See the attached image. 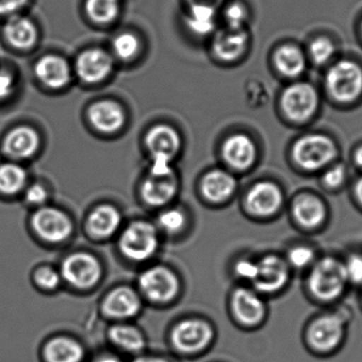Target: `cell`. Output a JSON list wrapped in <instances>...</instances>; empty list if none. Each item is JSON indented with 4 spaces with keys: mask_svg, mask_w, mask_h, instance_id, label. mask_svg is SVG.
<instances>
[{
    "mask_svg": "<svg viewBox=\"0 0 362 362\" xmlns=\"http://www.w3.org/2000/svg\"><path fill=\"white\" fill-rule=\"evenodd\" d=\"M138 283L142 293L155 302L170 301L177 295L180 289L175 274L159 266L142 272Z\"/></svg>",
    "mask_w": 362,
    "mask_h": 362,
    "instance_id": "cell-12",
    "label": "cell"
},
{
    "mask_svg": "<svg viewBox=\"0 0 362 362\" xmlns=\"http://www.w3.org/2000/svg\"><path fill=\"white\" fill-rule=\"evenodd\" d=\"M62 280L76 289H89L99 282L102 268L93 255L74 253L64 259L59 269Z\"/></svg>",
    "mask_w": 362,
    "mask_h": 362,
    "instance_id": "cell-11",
    "label": "cell"
},
{
    "mask_svg": "<svg viewBox=\"0 0 362 362\" xmlns=\"http://www.w3.org/2000/svg\"><path fill=\"white\" fill-rule=\"evenodd\" d=\"M159 225L168 233H176L180 231L185 225V216L180 210H165L159 216Z\"/></svg>",
    "mask_w": 362,
    "mask_h": 362,
    "instance_id": "cell-40",
    "label": "cell"
},
{
    "mask_svg": "<svg viewBox=\"0 0 362 362\" xmlns=\"http://www.w3.org/2000/svg\"><path fill=\"white\" fill-rule=\"evenodd\" d=\"M361 306H362V287L361 288Z\"/></svg>",
    "mask_w": 362,
    "mask_h": 362,
    "instance_id": "cell-50",
    "label": "cell"
},
{
    "mask_svg": "<svg viewBox=\"0 0 362 362\" xmlns=\"http://www.w3.org/2000/svg\"><path fill=\"white\" fill-rule=\"evenodd\" d=\"M303 288L306 298L317 305H338L350 289L342 257L321 254L304 273Z\"/></svg>",
    "mask_w": 362,
    "mask_h": 362,
    "instance_id": "cell-1",
    "label": "cell"
},
{
    "mask_svg": "<svg viewBox=\"0 0 362 362\" xmlns=\"http://www.w3.org/2000/svg\"><path fill=\"white\" fill-rule=\"evenodd\" d=\"M225 19L228 28L244 29V25L247 21V11L242 4H231L226 9Z\"/></svg>",
    "mask_w": 362,
    "mask_h": 362,
    "instance_id": "cell-41",
    "label": "cell"
},
{
    "mask_svg": "<svg viewBox=\"0 0 362 362\" xmlns=\"http://www.w3.org/2000/svg\"><path fill=\"white\" fill-rule=\"evenodd\" d=\"M248 44V33L245 29L225 28L217 32L213 42V50L219 59L233 61L244 52Z\"/></svg>",
    "mask_w": 362,
    "mask_h": 362,
    "instance_id": "cell-22",
    "label": "cell"
},
{
    "mask_svg": "<svg viewBox=\"0 0 362 362\" xmlns=\"http://www.w3.org/2000/svg\"><path fill=\"white\" fill-rule=\"evenodd\" d=\"M30 227L36 237L48 244H61L72 233L69 216L53 206L45 205L34 210L30 219Z\"/></svg>",
    "mask_w": 362,
    "mask_h": 362,
    "instance_id": "cell-8",
    "label": "cell"
},
{
    "mask_svg": "<svg viewBox=\"0 0 362 362\" xmlns=\"http://www.w3.org/2000/svg\"><path fill=\"white\" fill-rule=\"evenodd\" d=\"M34 285L36 288L42 291H54L59 288L62 283V276L59 270L49 266H42L37 268L33 273Z\"/></svg>",
    "mask_w": 362,
    "mask_h": 362,
    "instance_id": "cell-37",
    "label": "cell"
},
{
    "mask_svg": "<svg viewBox=\"0 0 362 362\" xmlns=\"http://www.w3.org/2000/svg\"><path fill=\"white\" fill-rule=\"evenodd\" d=\"M235 179L223 170H213L202 180V189L204 197L211 202L225 201L235 189Z\"/></svg>",
    "mask_w": 362,
    "mask_h": 362,
    "instance_id": "cell-26",
    "label": "cell"
},
{
    "mask_svg": "<svg viewBox=\"0 0 362 362\" xmlns=\"http://www.w3.org/2000/svg\"><path fill=\"white\" fill-rule=\"evenodd\" d=\"M13 87H14L13 77L6 70H0V100L10 96Z\"/></svg>",
    "mask_w": 362,
    "mask_h": 362,
    "instance_id": "cell-43",
    "label": "cell"
},
{
    "mask_svg": "<svg viewBox=\"0 0 362 362\" xmlns=\"http://www.w3.org/2000/svg\"><path fill=\"white\" fill-rule=\"evenodd\" d=\"M223 0H187L189 6H206L217 9Z\"/></svg>",
    "mask_w": 362,
    "mask_h": 362,
    "instance_id": "cell-47",
    "label": "cell"
},
{
    "mask_svg": "<svg viewBox=\"0 0 362 362\" xmlns=\"http://www.w3.org/2000/svg\"><path fill=\"white\" fill-rule=\"evenodd\" d=\"M141 307L139 297L133 289L119 287L110 293L103 304L104 312L112 318L125 319L136 316Z\"/></svg>",
    "mask_w": 362,
    "mask_h": 362,
    "instance_id": "cell-20",
    "label": "cell"
},
{
    "mask_svg": "<svg viewBox=\"0 0 362 362\" xmlns=\"http://www.w3.org/2000/svg\"><path fill=\"white\" fill-rule=\"evenodd\" d=\"M121 252L133 261L150 259L158 248V234L154 225L136 221L123 231L119 242Z\"/></svg>",
    "mask_w": 362,
    "mask_h": 362,
    "instance_id": "cell-9",
    "label": "cell"
},
{
    "mask_svg": "<svg viewBox=\"0 0 362 362\" xmlns=\"http://www.w3.org/2000/svg\"><path fill=\"white\" fill-rule=\"evenodd\" d=\"M291 159L298 171L314 176L339 159V147L327 134H304L291 146Z\"/></svg>",
    "mask_w": 362,
    "mask_h": 362,
    "instance_id": "cell-3",
    "label": "cell"
},
{
    "mask_svg": "<svg viewBox=\"0 0 362 362\" xmlns=\"http://www.w3.org/2000/svg\"><path fill=\"white\" fill-rule=\"evenodd\" d=\"M344 272L350 287H362V250L355 249L342 256Z\"/></svg>",
    "mask_w": 362,
    "mask_h": 362,
    "instance_id": "cell-36",
    "label": "cell"
},
{
    "mask_svg": "<svg viewBox=\"0 0 362 362\" xmlns=\"http://www.w3.org/2000/svg\"><path fill=\"white\" fill-rule=\"evenodd\" d=\"M21 195H23L25 203L30 208H33L34 210L47 205V202L49 200L48 189L40 183L28 184Z\"/></svg>",
    "mask_w": 362,
    "mask_h": 362,
    "instance_id": "cell-39",
    "label": "cell"
},
{
    "mask_svg": "<svg viewBox=\"0 0 362 362\" xmlns=\"http://www.w3.org/2000/svg\"><path fill=\"white\" fill-rule=\"evenodd\" d=\"M93 362H123L119 357L114 355H103V356L98 357Z\"/></svg>",
    "mask_w": 362,
    "mask_h": 362,
    "instance_id": "cell-49",
    "label": "cell"
},
{
    "mask_svg": "<svg viewBox=\"0 0 362 362\" xmlns=\"http://www.w3.org/2000/svg\"><path fill=\"white\" fill-rule=\"evenodd\" d=\"M315 244L308 242H296L287 249L284 259L291 271L305 273L320 256Z\"/></svg>",
    "mask_w": 362,
    "mask_h": 362,
    "instance_id": "cell-31",
    "label": "cell"
},
{
    "mask_svg": "<svg viewBox=\"0 0 362 362\" xmlns=\"http://www.w3.org/2000/svg\"><path fill=\"white\" fill-rule=\"evenodd\" d=\"M177 186L173 172L163 176L151 174L142 185V197L148 205L163 206L175 197Z\"/></svg>",
    "mask_w": 362,
    "mask_h": 362,
    "instance_id": "cell-19",
    "label": "cell"
},
{
    "mask_svg": "<svg viewBox=\"0 0 362 362\" xmlns=\"http://www.w3.org/2000/svg\"><path fill=\"white\" fill-rule=\"evenodd\" d=\"M114 62L106 51L89 49L81 53L76 60V72L86 83H99L112 72Z\"/></svg>",
    "mask_w": 362,
    "mask_h": 362,
    "instance_id": "cell-15",
    "label": "cell"
},
{
    "mask_svg": "<svg viewBox=\"0 0 362 362\" xmlns=\"http://www.w3.org/2000/svg\"><path fill=\"white\" fill-rule=\"evenodd\" d=\"M274 65L286 78H297L305 72L308 66L306 53L295 45H284L274 52Z\"/></svg>",
    "mask_w": 362,
    "mask_h": 362,
    "instance_id": "cell-24",
    "label": "cell"
},
{
    "mask_svg": "<svg viewBox=\"0 0 362 362\" xmlns=\"http://www.w3.org/2000/svg\"><path fill=\"white\" fill-rule=\"evenodd\" d=\"M40 147V136L35 130L27 125L14 128L4 137V153L12 161H25L31 159Z\"/></svg>",
    "mask_w": 362,
    "mask_h": 362,
    "instance_id": "cell-16",
    "label": "cell"
},
{
    "mask_svg": "<svg viewBox=\"0 0 362 362\" xmlns=\"http://www.w3.org/2000/svg\"><path fill=\"white\" fill-rule=\"evenodd\" d=\"M89 119L95 129L103 133H114L124 125L125 115L117 102L104 100L91 106Z\"/></svg>",
    "mask_w": 362,
    "mask_h": 362,
    "instance_id": "cell-21",
    "label": "cell"
},
{
    "mask_svg": "<svg viewBox=\"0 0 362 362\" xmlns=\"http://www.w3.org/2000/svg\"><path fill=\"white\" fill-rule=\"evenodd\" d=\"M4 35L17 49H29L35 44L37 33L34 23L23 16H13L4 26Z\"/></svg>",
    "mask_w": 362,
    "mask_h": 362,
    "instance_id": "cell-28",
    "label": "cell"
},
{
    "mask_svg": "<svg viewBox=\"0 0 362 362\" xmlns=\"http://www.w3.org/2000/svg\"><path fill=\"white\" fill-rule=\"evenodd\" d=\"M318 182L321 188L329 193H338L350 186L351 174L350 168L342 161H336L335 163L325 168L318 174Z\"/></svg>",
    "mask_w": 362,
    "mask_h": 362,
    "instance_id": "cell-32",
    "label": "cell"
},
{
    "mask_svg": "<svg viewBox=\"0 0 362 362\" xmlns=\"http://www.w3.org/2000/svg\"><path fill=\"white\" fill-rule=\"evenodd\" d=\"M291 274L293 271L284 256L267 254L257 261V270L251 283L257 293L274 295L288 286Z\"/></svg>",
    "mask_w": 362,
    "mask_h": 362,
    "instance_id": "cell-10",
    "label": "cell"
},
{
    "mask_svg": "<svg viewBox=\"0 0 362 362\" xmlns=\"http://www.w3.org/2000/svg\"><path fill=\"white\" fill-rule=\"evenodd\" d=\"M351 161H352L353 167H354L357 171L362 174V144L358 145V146L354 149Z\"/></svg>",
    "mask_w": 362,
    "mask_h": 362,
    "instance_id": "cell-46",
    "label": "cell"
},
{
    "mask_svg": "<svg viewBox=\"0 0 362 362\" xmlns=\"http://www.w3.org/2000/svg\"><path fill=\"white\" fill-rule=\"evenodd\" d=\"M351 320L350 310L339 304L315 315L304 327L306 349L318 356L335 354L346 342Z\"/></svg>",
    "mask_w": 362,
    "mask_h": 362,
    "instance_id": "cell-2",
    "label": "cell"
},
{
    "mask_svg": "<svg viewBox=\"0 0 362 362\" xmlns=\"http://www.w3.org/2000/svg\"><path fill=\"white\" fill-rule=\"evenodd\" d=\"M133 362H171L158 356H139Z\"/></svg>",
    "mask_w": 362,
    "mask_h": 362,
    "instance_id": "cell-48",
    "label": "cell"
},
{
    "mask_svg": "<svg viewBox=\"0 0 362 362\" xmlns=\"http://www.w3.org/2000/svg\"><path fill=\"white\" fill-rule=\"evenodd\" d=\"M289 213L297 229L310 235L323 231L331 219V210L327 200L310 189L293 196L289 204Z\"/></svg>",
    "mask_w": 362,
    "mask_h": 362,
    "instance_id": "cell-4",
    "label": "cell"
},
{
    "mask_svg": "<svg viewBox=\"0 0 362 362\" xmlns=\"http://www.w3.org/2000/svg\"><path fill=\"white\" fill-rule=\"evenodd\" d=\"M28 171L25 167L11 161L0 164V195L15 197L28 186Z\"/></svg>",
    "mask_w": 362,
    "mask_h": 362,
    "instance_id": "cell-29",
    "label": "cell"
},
{
    "mask_svg": "<svg viewBox=\"0 0 362 362\" xmlns=\"http://www.w3.org/2000/svg\"><path fill=\"white\" fill-rule=\"evenodd\" d=\"M223 157L230 167L246 170L255 164L257 147L249 136L235 134L223 142Z\"/></svg>",
    "mask_w": 362,
    "mask_h": 362,
    "instance_id": "cell-18",
    "label": "cell"
},
{
    "mask_svg": "<svg viewBox=\"0 0 362 362\" xmlns=\"http://www.w3.org/2000/svg\"><path fill=\"white\" fill-rule=\"evenodd\" d=\"M212 338L213 331L210 325L199 320L183 321L172 333L174 346L187 354L204 350L212 341Z\"/></svg>",
    "mask_w": 362,
    "mask_h": 362,
    "instance_id": "cell-14",
    "label": "cell"
},
{
    "mask_svg": "<svg viewBox=\"0 0 362 362\" xmlns=\"http://www.w3.org/2000/svg\"><path fill=\"white\" fill-rule=\"evenodd\" d=\"M320 96L314 85L296 82L287 86L281 96V108L284 114L295 123L310 120L318 112Z\"/></svg>",
    "mask_w": 362,
    "mask_h": 362,
    "instance_id": "cell-7",
    "label": "cell"
},
{
    "mask_svg": "<svg viewBox=\"0 0 362 362\" xmlns=\"http://www.w3.org/2000/svg\"><path fill=\"white\" fill-rule=\"evenodd\" d=\"M112 49L117 57L122 60H131L139 50V40L135 34L124 32L115 38Z\"/></svg>",
    "mask_w": 362,
    "mask_h": 362,
    "instance_id": "cell-38",
    "label": "cell"
},
{
    "mask_svg": "<svg viewBox=\"0 0 362 362\" xmlns=\"http://www.w3.org/2000/svg\"><path fill=\"white\" fill-rule=\"evenodd\" d=\"M86 12L95 23H108L120 12L119 0H87Z\"/></svg>",
    "mask_w": 362,
    "mask_h": 362,
    "instance_id": "cell-34",
    "label": "cell"
},
{
    "mask_svg": "<svg viewBox=\"0 0 362 362\" xmlns=\"http://www.w3.org/2000/svg\"><path fill=\"white\" fill-rule=\"evenodd\" d=\"M246 204L248 210L257 216L272 217L284 206V191L276 183L263 181L251 187Z\"/></svg>",
    "mask_w": 362,
    "mask_h": 362,
    "instance_id": "cell-13",
    "label": "cell"
},
{
    "mask_svg": "<svg viewBox=\"0 0 362 362\" xmlns=\"http://www.w3.org/2000/svg\"><path fill=\"white\" fill-rule=\"evenodd\" d=\"M28 0H0V15L11 14L27 4Z\"/></svg>",
    "mask_w": 362,
    "mask_h": 362,
    "instance_id": "cell-45",
    "label": "cell"
},
{
    "mask_svg": "<svg viewBox=\"0 0 362 362\" xmlns=\"http://www.w3.org/2000/svg\"><path fill=\"white\" fill-rule=\"evenodd\" d=\"M325 85L332 99L352 103L362 96V66L353 60L334 62L325 76Z\"/></svg>",
    "mask_w": 362,
    "mask_h": 362,
    "instance_id": "cell-5",
    "label": "cell"
},
{
    "mask_svg": "<svg viewBox=\"0 0 362 362\" xmlns=\"http://www.w3.org/2000/svg\"><path fill=\"white\" fill-rule=\"evenodd\" d=\"M121 225V215L112 205L98 206L88 217L89 231L95 237L107 238L118 231Z\"/></svg>",
    "mask_w": 362,
    "mask_h": 362,
    "instance_id": "cell-27",
    "label": "cell"
},
{
    "mask_svg": "<svg viewBox=\"0 0 362 362\" xmlns=\"http://www.w3.org/2000/svg\"><path fill=\"white\" fill-rule=\"evenodd\" d=\"M85 352L83 346L74 339L57 337L47 342L44 357L47 362H82Z\"/></svg>",
    "mask_w": 362,
    "mask_h": 362,
    "instance_id": "cell-25",
    "label": "cell"
},
{
    "mask_svg": "<svg viewBox=\"0 0 362 362\" xmlns=\"http://www.w3.org/2000/svg\"><path fill=\"white\" fill-rule=\"evenodd\" d=\"M336 46L331 38L318 36L308 45L306 57L317 66H325L334 59Z\"/></svg>",
    "mask_w": 362,
    "mask_h": 362,
    "instance_id": "cell-35",
    "label": "cell"
},
{
    "mask_svg": "<svg viewBox=\"0 0 362 362\" xmlns=\"http://www.w3.org/2000/svg\"><path fill=\"white\" fill-rule=\"evenodd\" d=\"M36 77L51 89H61L67 85L71 72L67 62L57 55L42 57L35 65Z\"/></svg>",
    "mask_w": 362,
    "mask_h": 362,
    "instance_id": "cell-23",
    "label": "cell"
},
{
    "mask_svg": "<svg viewBox=\"0 0 362 362\" xmlns=\"http://www.w3.org/2000/svg\"><path fill=\"white\" fill-rule=\"evenodd\" d=\"M187 28L197 35H206L216 25V9L206 6H189L185 16Z\"/></svg>",
    "mask_w": 362,
    "mask_h": 362,
    "instance_id": "cell-33",
    "label": "cell"
},
{
    "mask_svg": "<svg viewBox=\"0 0 362 362\" xmlns=\"http://www.w3.org/2000/svg\"><path fill=\"white\" fill-rule=\"evenodd\" d=\"M146 144L152 155L151 174H172L171 162L180 148V137L176 130L170 125H156L148 131Z\"/></svg>",
    "mask_w": 362,
    "mask_h": 362,
    "instance_id": "cell-6",
    "label": "cell"
},
{
    "mask_svg": "<svg viewBox=\"0 0 362 362\" xmlns=\"http://www.w3.org/2000/svg\"><path fill=\"white\" fill-rule=\"evenodd\" d=\"M255 270H257V261H247V259H243V261H238L235 266V272L240 278L252 282L253 278H255Z\"/></svg>",
    "mask_w": 362,
    "mask_h": 362,
    "instance_id": "cell-42",
    "label": "cell"
},
{
    "mask_svg": "<svg viewBox=\"0 0 362 362\" xmlns=\"http://www.w3.org/2000/svg\"><path fill=\"white\" fill-rule=\"evenodd\" d=\"M232 307L236 318L243 324L257 325L264 320L266 305L259 293L240 288L234 293Z\"/></svg>",
    "mask_w": 362,
    "mask_h": 362,
    "instance_id": "cell-17",
    "label": "cell"
},
{
    "mask_svg": "<svg viewBox=\"0 0 362 362\" xmlns=\"http://www.w3.org/2000/svg\"><path fill=\"white\" fill-rule=\"evenodd\" d=\"M110 341L124 352L138 355L146 348L144 335L129 325H114L108 332Z\"/></svg>",
    "mask_w": 362,
    "mask_h": 362,
    "instance_id": "cell-30",
    "label": "cell"
},
{
    "mask_svg": "<svg viewBox=\"0 0 362 362\" xmlns=\"http://www.w3.org/2000/svg\"><path fill=\"white\" fill-rule=\"evenodd\" d=\"M351 198L359 210L362 212V174L350 184Z\"/></svg>",
    "mask_w": 362,
    "mask_h": 362,
    "instance_id": "cell-44",
    "label": "cell"
},
{
    "mask_svg": "<svg viewBox=\"0 0 362 362\" xmlns=\"http://www.w3.org/2000/svg\"><path fill=\"white\" fill-rule=\"evenodd\" d=\"M361 33H362V21H361Z\"/></svg>",
    "mask_w": 362,
    "mask_h": 362,
    "instance_id": "cell-51",
    "label": "cell"
}]
</instances>
